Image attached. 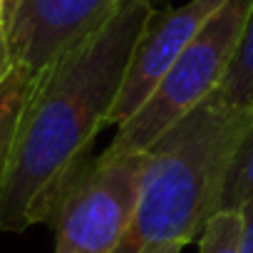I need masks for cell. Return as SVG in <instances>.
Masks as SVG:
<instances>
[{"mask_svg": "<svg viewBox=\"0 0 253 253\" xmlns=\"http://www.w3.org/2000/svg\"><path fill=\"white\" fill-rule=\"evenodd\" d=\"M157 8V0H124L38 75L0 189V231L52 221L67 184L92 159L94 137L109 126L132 52Z\"/></svg>", "mask_w": 253, "mask_h": 253, "instance_id": "1", "label": "cell"}, {"mask_svg": "<svg viewBox=\"0 0 253 253\" xmlns=\"http://www.w3.org/2000/svg\"><path fill=\"white\" fill-rule=\"evenodd\" d=\"M251 124L253 107L211 94L162 134L147 149L132 223L112 253H142L154 243L186 246L199 238L218 211L228 164Z\"/></svg>", "mask_w": 253, "mask_h": 253, "instance_id": "2", "label": "cell"}, {"mask_svg": "<svg viewBox=\"0 0 253 253\" xmlns=\"http://www.w3.org/2000/svg\"><path fill=\"white\" fill-rule=\"evenodd\" d=\"M253 0H226L206 28L179 52L142 107L117 126L104 157L147 152L171 126L218 92L241 45Z\"/></svg>", "mask_w": 253, "mask_h": 253, "instance_id": "3", "label": "cell"}, {"mask_svg": "<svg viewBox=\"0 0 253 253\" xmlns=\"http://www.w3.org/2000/svg\"><path fill=\"white\" fill-rule=\"evenodd\" d=\"M147 152L89 159L67 184L57 211L52 253H112L132 223Z\"/></svg>", "mask_w": 253, "mask_h": 253, "instance_id": "4", "label": "cell"}, {"mask_svg": "<svg viewBox=\"0 0 253 253\" xmlns=\"http://www.w3.org/2000/svg\"><path fill=\"white\" fill-rule=\"evenodd\" d=\"M124 0H8L3 28L15 65L42 72L94 33Z\"/></svg>", "mask_w": 253, "mask_h": 253, "instance_id": "5", "label": "cell"}, {"mask_svg": "<svg viewBox=\"0 0 253 253\" xmlns=\"http://www.w3.org/2000/svg\"><path fill=\"white\" fill-rule=\"evenodd\" d=\"M226 0H189L181 8H157L129 60L124 84L112 107L109 124H124L149 97L167 67L206 28Z\"/></svg>", "mask_w": 253, "mask_h": 253, "instance_id": "6", "label": "cell"}, {"mask_svg": "<svg viewBox=\"0 0 253 253\" xmlns=\"http://www.w3.org/2000/svg\"><path fill=\"white\" fill-rule=\"evenodd\" d=\"M40 72H33L25 65H15L10 75L0 84V189H3L15 134H18V124L23 117V109L35 89Z\"/></svg>", "mask_w": 253, "mask_h": 253, "instance_id": "7", "label": "cell"}, {"mask_svg": "<svg viewBox=\"0 0 253 253\" xmlns=\"http://www.w3.org/2000/svg\"><path fill=\"white\" fill-rule=\"evenodd\" d=\"M251 199H253V124L246 129L228 164L218 199V211H238Z\"/></svg>", "mask_w": 253, "mask_h": 253, "instance_id": "8", "label": "cell"}, {"mask_svg": "<svg viewBox=\"0 0 253 253\" xmlns=\"http://www.w3.org/2000/svg\"><path fill=\"white\" fill-rule=\"evenodd\" d=\"M216 97H221L223 102H231V104L253 107V5H251V15H248L241 45L236 50V57H233L228 75H226L223 84L218 87Z\"/></svg>", "mask_w": 253, "mask_h": 253, "instance_id": "9", "label": "cell"}, {"mask_svg": "<svg viewBox=\"0 0 253 253\" xmlns=\"http://www.w3.org/2000/svg\"><path fill=\"white\" fill-rule=\"evenodd\" d=\"M199 253H241V211H216L199 236Z\"/></svg>", "mask_w": 253, "mask_h": 253, "instance_id": "10", "label": "cell"}, {"mask_svg": "<svg viewBox=\"0 0 253 253\" xmlns=\"http://www.w3.org/2000/svg\"><path fill=\"white\" fill-rule=\"evenodd\" d=\"M241 253H253V199L241 209Z\"/></svg>", "mask_w": 253, "mask_h": 253, "instance_id": "11", "label": "cell"}, {"mask_svg": "<svg viewBox=\"0 0 253 253\" xmlns=\"http://www.w3.org/2000/svg\"><path fill=\"white\" fill-rule=\"evenodd\" d=\"M13 67H15V60H13V52H10V45H8V35H5V28L0 25V84H3V80L10 75Z\"/></svg>", "mask_w": 253, "mask_h": 253, "instance_id": "12", "label": "cell"}, {"mask_svg": "<svg viewBox=\"0 0 253 253\" xmlns=\"http://www.w3.org/2000/svg\"><path fill=\"white\" fill-rule=\"evenodd\" d=\"M181 243H154V246H147L142 253H181Z\"/></svg>", "mask_w": 253, "mask_h": 253, "instance_id": "13", "label": "cell"}, {"mask_svg": "<svg viewBox=\"0 0 253 253\" xmlns=\"http://www.w3.org/2000/svg\"><path fill=\"white\" fill-rule=\"evenodd\" d=\"M5 3L8 0H0V25H3V18H5Z\"/></svg>", "mask_w": 253, "mask_h": 253, "instance_id": "14", "label": "cell"}]
</instances>
